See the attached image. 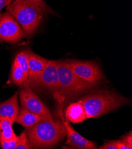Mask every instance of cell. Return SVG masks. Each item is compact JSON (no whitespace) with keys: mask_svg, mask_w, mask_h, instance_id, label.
I'll return each mask as SVG.
<instances>
[{"mask_svg":"<svg viewBox=\"0 0 132 149\" xmlns=\"http://www.w3.org/2000/svg\"><path fill=\"white\" fill-rule=\"evenodd\" d=\"M24 132L30 148H52L66 136L64 123L52 117L43 118Z\"/></svg>","mask_w":132,"mask_h":149,"instance_id":"6da1fadb","label":"cell"},{"mask_svg":"<svg viewBox=\"0 0 132 149\" xmlns=\"http://www.w3.org/2000/svg\"><path fill=\"white\" fill-rule=\"evenodd\" d=\"M79 101L85 108L87 119L101 116L129 102L123 96L108 92L87 95Z\"/></svg>","mask_w":132,"mask_h":149,"instance_id":"7a4b0ae2","label":"cell"},{"mask_svg":"<svg viewBox=\"0 0 132 149\" xmlns=\"http://www.w3.org/2000/svg\"><path fill=\"white\" fill-rule=\"evenodd\" d=\"M7 10L28 36H32L36 31L45 14L39 7L24 0H13L7 6Z\"/></svg>","mask_w":132,"mask_h":149,"instance_id":"3957f363","label":"cell"},{"mask_svg":"<svg viewBox=\"0 0 132 149\" xmlns=\"http://www.w3.org/2000/svg\"><path fill=\"white\" fill-rule=\"evenodd\" d=\"M57 68L60 91L68 94H78L90 90L95 85L76 76L67 61H57Z\"/></svg>","mask_w":132,"mask_h":149,"instance_id":"277c9868","label":"cell"},{"mask_svg":"<svg viewBox=\"0 0 132 149\" xmlns=\"http://www.w3.org/2000/svg\"><path fill=\"white\" fill-rule=\"evenodd\" d=\"M67 63L76 76L87 82L95 84L104 77L100 66L96 63L78 60H70Z\"/></svg>","mask_w":132,"mask_h":149,"instance_id":"5b68a950","label":"cell"},{"mask_svg":"<svg viewBox=\"0 0 132 149\" xmlns=\"http://www.w3.org/2000/svg\"><path fill=\"white\" fill-rule=\"evenodd\" d=\"M17 21L8 12L0 14V40L16 43L25 36Z\"/></svg>","mask_w":132,"mask_h":149,"instance_id":"8992f818","label":"cell"},{"mask_svg":"<svg viewBox=\"0 0 132 149\" xmlns=\"http://www.w3.org/2000/svg\"><path fill=\"white\" fill-rule=\"evenodd\" d=\"M20 99L21 107L31 112L43 117H52L46 106L28 86L20 91Z\"/></svg>","mask_w":132,"mask_h":149,"instance_id":"52a82bcc","label":"cell"},{"mask_svg":"<svg viewBox=\"0 0 132 149\" xmlns=\"http://www.w3.org/2000/svg\"><path fill=\"white\" fill-rule=\"evenodd\" d=\"M38 84L53 92L60 91L57 61L49 60L40 74Z\"/></svg>","mask_w":132,"mask_h":149,"instance_id":"ba28073f","label":"cell"},{"mask_svg":"<svg viewBox=\"0 0 132 149\" xmlns=\"http://www.w3.org/2000/svg\"><path fill=\"white\" fill-rule=\"evenodd\" d=\"M28 63V84L31 86L38 85L39 77L49 60L37 55L30 50L27 52Z\"/></svg>","mask_w":132,"mask_h":149,"instance_id":"9c48e42d","label":"cell"},{"mask_svg":"<svg viewBox=\"0 0 132 149\" xmlns=\"http://www.w3.org/2000/svg\"><path fill=\"white\" fill-rule=\"evenodd\" d=\"M64 124L66 130V145L80 149L97 148L96 144L84 138L73 128L68 122V120L64 121Z\"/></svg>","mask_w":132,"mask_h":149,"instance_id":"30bf717a","label":"cell"},{"mask_svg":"<svg viewBox=\"0 0 132 149\" xmlns=\"http://www.w3.org/2000/svg\"><path fill=\"white\" fill-rule=\"evenodd\" d=\"M18 92L7 100L0 103V118H7L14 123L16 122L19 112Z\"/></svg>","mask_w":132,"mask_h":149,"instance_id":"8fae6325","label":"cell"},{"mask_svg":"<svg viewBox=\"0 0 132 149\" xmlns=\"http://www.w3.org/2000/svg\"><path fill=\"white\" fill-rule=\"evenodd\" d=\"M65 116L74 124L81 123L87 119L85 108L79 101L70 104L66 109Z\"/></svg>","mask_w":132,"mask_h":149,"instance_id":"7c38bea8","label":"cell"},{"mask_svg":"<svg viewBox=\"0 0 132 149\" xmlns=\"http://www.w3.org/2000/svg\"><path fill=\"white\" fill-rule=\"evenodd\" d=\"M43 118L46 117H43L35 114L21 107L19 109L16 122L27 128L33 126Z\"/></svg>","mask_w":132,"mask_h":149,"instance_id":"4fadbf2b","label":"cell"},{"mask_svg":"<svg viewBox=\"0 0 132 149\" xmlns=\"http://www.w3.org/2000/svg\"><path fill=\"white\" fill-rule=\"evenodd\" d=\"M13 124L9 118H0V140L9 141L17 137L12 129Z\"/></svg>","mask_w":132,"mask_h":149,"instance_id":"5bb4252c","label":"cell"},{"mask_svg":"<svg viewBox=\"0 0 132 149\" xmlns=\"http://www.w3.org/2000/svg\"><path fill=\"white\" fill-rule=\"evenodd\" d=\"M11 80L14 84L17 86L23 85L28 80L23 68L15 60H14L12 65Z\"/></svg>","mask_w":132,"mask_h":149,"instance_id":"9a60e30c","label":"cell"},{"mask_svg":"<svg viewBox=\"0 0 132 149\" xmlns=\"http://www.w3.org/2000/svg\"><path fill=\"white\" fill-rule=\"evenodd\" d=\"M28 50H24L20 52L16 56L14 60L21 67L25 74L28 78V63L27 57Z\"/></svg>","mask_w":132,"mask_h":149,"instance_id":"2e32d148","label":"cell"},{"mask_svg":"<svg viewBox=\"0 0 132 149\" xmlns=\"http://www.w3.org/2000/svg\"><path fill=\"white\" fill-rule=\"evenodd\" d=\"M24 1L30 3L41 8L45 13L55 14L54 11L45 3L43 0H24Z\"/></svg>","mask_w":132,"mask_h":149,"instance_id":"e0dca14e","label":"cell"},{"mask_svg":"<svg viewBox=\"0 0 132 149\" xmlns=\"http://www.w3.org/2000/svg\"><path fill=\"white\" fill-rule=\"evenodd\" d=\"M30 148L28 144L26 132H23L21 135L17 137V142L15 149H29Z\"/></svg>","mask_w":132,"mask_h":149,"instance_id":"ac0fdd59","label":"cell"},{"mask_svg":"<svg viewBox=\"0 0 132 149\" xmlns=\"http://www.w3.org/2000/svg\"><path fill=\"white\" fill-rule=\"evenodd\" d=\"M17 142V137L9 141L0 140V146L3 149H15Z\"/></svg>","mask_w":132,"mask_h":149,"instance_id":"d6986e66","label":"cell"},{"mask_svg":"<svg viewBox=\"0 0 132 149\" xmlns=\"http://www.w3.org/2000/svg\"><path fill=\"white\" fill-rule=\"evenodd\" d=\"M117 149H131L132 148L126 144L122 140H117V141H113Z\"/></svg>","mask_w":132,"mask_h":149,"instance_id":"ffe728a7","label":"cell"},{"mask_svg":"<svg viewBox=\"0 0 132 149\" xmlns=\"http://www.w3.org/2000/svg\"><path fill=\"white\" fill-rule=\"evenodd\" d=\"M100 149H117L113 141H109L104 143L102 146L99 147Z\"/></svg>","mask_w":132,"mask_h":149,"instance_id":"44dd1931","label":"cell"},{"mask_svg":"<svg viewBox=\"0 0 132 149\" xmlns=\"http://www.w3.org/2000/svg\"><path fill=\"white\" fill-rule=\"evenodd\" d=\"M122 140L132 148V134L131 132H130V134L125 136L124 139H123Z\"/></svg>","mask_w":132,"mask_h":149,"instance_id":"7402d4cb","label":"cell"},{"mask_svg":"<svg viewBox=\"0 0 132 149\" xmlns=\"http://www.w3.org/2000/svg\"><path fill=\"white\" fill-rule=\"evenodd\" d=\"M13 0H0V12L6 6H8Z\"/></svg>","mask_w":132,"mask_h":149,"instance_id":"603a6c76","label":"cell"}]
</instances>
